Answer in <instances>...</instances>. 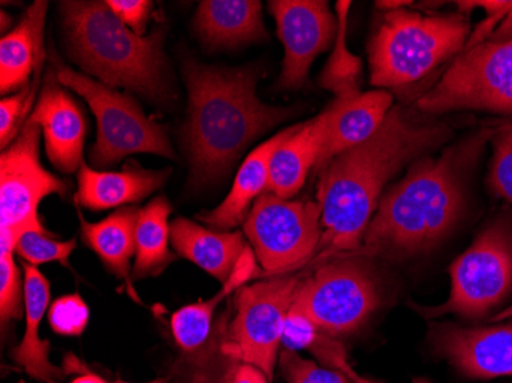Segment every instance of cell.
Returning a JSON list of instances; mask_svg holds the SVG:
<instances>
[{
  "mask_svg": "<svg viewBox=\"0 0 512 383\" xmlns=\"http://www.w3.org/2000/svg\"><path fill=\"white\" fill-rule=\"evenodd\" d=\"M448 135L445 126L421 125L393 109L373 137L336 155L319 180L322 238L313 264L352 256L375 217L385 184Z\"/></svg>",
  "mask_w": 512,
  "mask_h": 383,
  "instance_id": "cell-1",
  "label": "cell"
},
{
  "mask_svg": "<svg viewBox=\"0 0 512 383\" xmlns=\"http://www.w3.org/2000/svg\"><path fill=\"white\" fill-rule=\"evenodd\" d=\"M490 137L482 131L411 167L382 198L361 247L347 258H407L437 246L462 217L463 174Z\"/></svg>",
  "mask_w": 512,
  "mask_h": 383,
  "instance_id": "cell-2",
  "label": "cell"
},
{
  "mask_svg": "<svg viewBox=\"0 0 512 383\" xmlns=\"http://www.w3.org/2000/svg\"><path fill=\"white\" fill-rule=\"evenodd\" d=\"M186 145L195 186L224 177L255 138L283 123L292 111L264 105L256 95L255 68L226 69L188 62Z\"/></svg>",
  "mask_w": 512,
  "mask_h": 383,
  "instance_id": "cell-3",
  "label": "cell"
},
{
  "mask_svg": "<svg viewBox=\"0 0 512 383\" xmlns=\"http://www.w3.org/2000/svg\"><path fill=\"white\" fill-rule=\"evenodd\" d=\"M69 54L89 76L111 88L138 92L154 102L169 97L163 34L138 36L112 13L108 2H62Z\"/></svg>",
  "mask_w": 512,
  "mask_h": 383,
  "instance_id": "cell-4",
  "label": "cell"
},
{
  "mask_svg": "<svg viewBox=\"0 0 512 383\" xmlns=\"http://www.w3.org/2000/svg\"><path fill=\"white\" fill-rule=\"evenodd\" d=\"M468 34V20L459 14L388 11L368 45L371 85L401 88L424 79L462 50Z\"/></svg>",
  "mask_w": 512,
  "mask_h": 383,
  "instance_id": "cell-5",
  "label": "cell"
},
{
  "mask_svg": "<svg viewBox=\"0 0 512 383\" xmlns=\"http://www.w3.org/2000/svg\"><path fill=\"white\" fill-rule=\"evenodd\" d=\"M51 73L60 85L79 94L96 115L97 141L89 157L99 171L128 155L175 157L163 126L149 118L131 95L92 80L63 63H54Z\"/></svg>",
  "mask_w": 512,
  "mask_h": 383,
  "instance_id": "cell-6",
  "label": "cell"
},
{
  "mask_svg": "<svg viewBox=\"0 0 512 383\" xmlns=\"http://www.w3.org/2000/svg\"><path fill=\"white\" fill-rule=\"evenodd\" d=\"M450 298L437 307L414 305L425 318L482 319L512 290V233L502 221L486 227L450 267Z\"/></svg>",
  "mask_w": 512,
  "mask_h": 383,
  "instance_id": "cell-7",
  "label": "cell"
},
{
  "mask_svg": "<svg viewBox=\"0 0 512 383\" xmlns=\"http://www.w3.org/2000/svg\"><path fill=\"white\" fill-rule=\"evenodd\" d=\"M244 235L264 272L290 275L313 262L321 244V204L261 195L244 220Z\"/></svg>",
  "mask_w": 512,
  "mask_h": 383,
  "instance_id": "cell-8",
  "label": "cell"
},
{
  "mask_svg": "<svg viewBox=\"0 0 512 383\" xmlns=\"http://www.w3.org/2000/svg\"><path fill=\"white\" fill-rule=\"evenodd\" d=\"M365 262L364 258L321 262L312 275L301 276L293 304L336 338L355 333L381 302L378 281Z\"/></svg>",
  "mask_w": 512,
  "mask_h": 383,
  "instance_id": "cell-9",
  "label": "cell"
},
{
  "mask_svg": "<svg viewBox=\"0 0 512 383\" xmlns=\"http://www.w3.org/2000/svg\"><path fill=\"white\" fill-rule=\"evenodd\" d=\"M299 282L301 276H273L238 290L235 316L227 321L224 353L240 364L255 365L272 380Z\"/></svg>",
  "mask_w": 512,
  "mask_h": 383,
  "instance_id": "cell-10",
  "label": "cell"
},
{
  "mask_svg": "<svg viewBox=\"0 0 512 383\" xmlns=\"http://www.w3.org/2000/svg\"><path fill=\"white\" fill-rule=\"evenodd\" d=\"M417 108L425 114L457 109L512 114V42L486 40L467 48Z\"/></svg>",
  "mask_w": 512,
  "mask_h": 383,
  "instance_id": "cell-11",
  "label": "cell"
},
{
  "mask_svg": "<svg viewBox=\"0 0 512 383\" xmlns=\"http://www.w3.org/2000/svg\"><path fill=\"white\" fill-rule=\"evenodd\" d=\"M39 125L28 118L16 140L0 157V250L14 255L23 233L46 232L40 223L39 204L48 195L66 194V184L46 171L39 158Z\"/></svg>",
  "mask_w": 512,
  "mask_h": 383,
  "instance_id": "cell-12",
  "label": "cell"
},
{
  "mask_svg": "<svg viewBox=\"0 0 512 383\" xmlns=\"http://www.w3.org/2000/svg\"><path fill=\"white\" fill-rule=\"evenodd\" d=\"M269 8L286 54L279 88H302L313 60L335 42L338 17L324 0H273Z\"/></svg>",
  "mask_w": 512,
  "mask_h": 383,
  "instance_id": "cell-13",
  "label": "cell"
},
{
  "mask_svg": "<svg viewBox=\"0 0 512 383\" xmlns=\"http://www.w3.org/2000/svg\"><path fill=\"white\" fill-rule=\"evenodd\" d=\"M430 344L437 356L470 379L512 376V322L490 327L436 324Z\"/></svg>",
  "mask_w": 512,
  "mask_h": 383,
  "instance_id": "cell-14",
  "label": "cell"
},
{
  "mask_svg": "<svg viewBox=\"0 0 512 383\" xmlns=\"http://www.w3.org/2000/svg\"><path fill=\"white\" fill-rule=\"evenodd\" d=\"M28 118L42 129L46 155L54 167L63 174L80 169L88 129L85 112L51 71Z\"/></svg>",
  "mask_w": 512,
  "mask_h": 383,
  "instance_id": "cell-15",
  "label": "cell"
},
{
  "mask_svg": "<svg viewBox=\"0 0 512 383\" xmlns=\"http://www.w3.org/2000/svg\"><path fill=\"white\" fill-rule=\"evenodd\" d=\"M390 92H359L352 99L333 102L322 112L324 132L316 169H324L336 155L361 145L379 131L391 112Z\"/></svg>",
  "mask_w": 512,
  "mask_h": 383,
  "instance_id": "cell-16",
  "label": "cell"
},
{
  "mask_svg": "<svg viewBox=\"0 0 512 383\" xmlns=\"http://www.w3.org/2000/svg\"><path fill=\"white\" fill-rule=\"evenodd\" d=\"M299 126L284 129L275 137L258 146L241 164L240 171L235 177L234 186L230 189L226 200L209 212H201L198 220L220 232H230V229L240 226L249 215L250 204L269 190L270 160L276 149L283 145L287 138L292 137Z\"/></svg>",
  "mask_w": 512,
  "mask_h": 383,
  "instance_id": "cell-17",
  "label": "cell"
},
{
  "mask_svg": "<svg viewBox=\"0 0 512 383\" xmlns=\"http://www.w3.org/2000/svg\"><path fill=\"white\" fill-rule=\"evenodd\" d=\"M48 4L37 0L25 11L19 25L0 42V92L20 91L39 76L45 51V20Z\"/></svg>",
  "mask_w": 512,
  "mask_h": 383,
  "instance_id": "cell-18",
  "label": "cell"
},
{
  "mask_svg": "<svg viewBox=\"0 0 512 383\" xmlns=\"http://www.w3.org/2000/svg\"><path fill=\"white\" fill-rule=\"evenodd\" d=\"M169 175L171 169L146 171L135 161L122 172L94 171L83 161L76 200L89 210H106L138 203L160 189Z\"/></svg>",
  "mask_w": 512,
  "mask_h": 383,
  "instance_id": "cell-19",
  "label": "cell"
},
{
  "mask_svg": "<svg viewBox=\"0 0 512 383\" xmlns=\"http://www.w3.org/2000/svg\"><path fill=\"white\" fill-rule=\"evenodd\" d=\"M25 285V334L11 357L33 379L42 383H59L65 376L62 368L50 361V342L39 336L40 322L50 307V281L28 262H22Z\"/></svg>",
  "mask_w": 512,
  "mask_h": 383,
  "instance_id": "cell-20",
  "label": "cell"
},
{
  "mask_svg": "<svg viewBox=\"0 0 512 383\" xmlns=\"http://www.w3.org/2000/svg\"><path fill=\"white\" fill-rule=\"evenodd\" d=\"M175 252L224 284L246 249L243 233L206 229L188 218L171 223Z\"/></svg>",
  "mask_w": 512,
  "mask_h": 383,
  "instance_id": "cell-21",
  "label": "cell"
},
{
  "mask_svg": "<svg viewBox=\"0 0 512 383\" xmlns=\"http://www.w3.org/2000/svg\"><path fill=\"white\" fill-rule=\"evenodd\" d=\"M258 259L249 246L235 264L229 279L224 282L220 292L209 301H198L184 305L171 316V331L178 347L184 354L194 353L207 344L214 333V315L223 299L243 289L247 282L258 276Z\"/></svg>",
  "mask_w": 512,
  "mask_h": 383,
  "instance_id": "cell-22",
  "label": "cell"
},
{
  "mask_svg": "<svg viewBox=\"0 0 512 383\" xmlns=\"http://www.w3.org/2000/svg\"><path fill=\"white\" fill-rule=\"evenodd\" d=\"M195 30L215 46L267 39L258 0H206L195 14Z\"/></svg>",
  "mask_w": 512,
  "mask_h": 383,
  "instance_id": "cell-23",
  "label": "cell"
},
{
  "mask_svg": "<svg viewBox=\"0 0 512 383\" xmlns=\"http://www.w3.org/2000/svg\"><path fill=\"white\" fill-rule=\"evenodd\" d=\"M324 117L319 114L276 149L270 160L269 192L290 200L306 183L307 175L318 163L321 151Z\"/></svg>",
  "mask_w": 512,
  "mask_h": 383,
  "instance_id": "cell-24",
  "label": "cell"
},
{
  "mask_svg": "<svg viewBox=\"0 0 512 383\" xmlns=\"http://www.w3.org/2000/svg\"><path fill=\"white\" fill-rule=\"evenodd\" d=\"M140 209L120 207L100 223H88L80 215L83 243L99 256L109 272L119 279H129L131 259L135 255Z\"/></svg>",
  "mask_w": 512,
  "mask_h": 383,
  "instance_id": "cell-25",
  "label": "cell"
},
{
  "mask_svg": "<svg viewBox=\"0 0 512 383\" xmlns=\"http://www.w3.org/2000/svg\"><path fill=\"white\" fill-rule=\"evenodd\" d=\"M171 204L165 197H157L140 209L135 232V279L160 275L175 259L169 250L171 241Z\"/></svg>",
  "mask_w": 512,
  "mask_h": 383,
  "instance_id": "cell-26",
  "label": "cell"
},
{
  "mask_svg": "<svg viewBox=\"0 0 512 383\" xmlns=\"http://www.w3.org/2000/svg\"><path fill=\"white\" fill-rule=\"evenodd\" d=\"M352 2L342 0L336 4V17H338V31L333 42L332 54L327 60L321 74L322 88L329 89L336 95V99H352L359 92L361 83L362 62L347 46L348 11Z\"/></svg>",
  "mask_w": 512,
  "mask_h": 383,
  "instance_id": "cell-27",
  "label": "cell"
},
{
  "mask_svg": "<svg viewBox=\"0 0 512 383\" xmlns=\"http://www.w3.org/2000/svg\"><path fill=\"white\" fill-rule=\"evenodd\" d=\"M229 313H224L215 325L211 339L204 347L188 353L180 362L181 382L183 383H232L235 368L240 362L234 361L223 351Z\"/></svg>",
  "mask_w": 512,
  "mask_h": 383,
  "instance_id": "cell-28",
  "label": "cell"
},
{
  "mask_svg": "<svg viewBox=\"0 0 512 383\" xmlns=\"http://www.w3.org/2000/svg\"><path fill=\"white\" fill-rule=\"evenodd\" d=\"M76 246V239L57 241V239L51 238L48 232L30 230L20 236L14 253L31 266H40V264H48V262L66 264L69 256L73 255L76 250Z\"/></svg>",
  "mask_w": 512,
  "mask_h": 383,
  "instance_id": "cell-29",
  "label": "cell"
},
{
  "mask_svg": "<svg viewBox=\"0 0 512 383\" xmlns=\"http://www.w3.org/2000/svg\"><path fill=\"white\" fill-rule=\"evenodd\" d=\"M39 89V76H34L33 83L10 95L0 102V145L7 149L27 123V115L33 112L34 100Z\"/></svg>",
  "mask_w": 512,
  "mask_h": 383,
  "instance_id": "cell-30",
  "label": "cell"
},
{
  "mask_svg": "<svg viewBox=\"0 0 512 383\" xmlns=\"http://www.w3.org/2000/svg\"><path fill=\"white\" fill-rule=\"evenodd\" d=\"M25 285L13 255H0V321L2 327L22 319L25 311Z\"/></svg>",
  "mask_w": 512,
  "mask_h": 383,
  "instance_id": "cell-31",
  "label": "cell"
},
{
  "mask_svg": "<svg viewBox=\"0 0 512 383\" xmlns=\"http://www.w3.org/2000/svg\"><path fill=\"white\" fill-rule=\"evenodd\" d=\"M279 370L287 383H353L339 371L322 367L316 362L307 361L298 351H279Z\"/></svg>",
  "mask_w": 512,
  "mask_h": 383,
  "instance_id": "cell-32",
  "label": "cell"
},
{
  "mask_svg": "<svg viewBox=\"0 0 512 383\" xmlns=\"http://www.w3.org/2000/svg\"><path fill=\"white\" fill-rule=\"evenodd\" d=\"M48 321L62 336H80L88 327V305L77 293L62 296L48 308Z\"/></svg>",
  "mask_w": 512,
  "mask_h": 383,
  "instance_id": "cell-33",
  "label": "cell"
},
{
  "mask_svg": "<svg viewBox=\"0 0 512 383\" xmlns=\"http://www.w3.org/2000/svg\"><path fill=\"white\" fill-rule=\"evenodd\" d=\"M488 183L494 194L512 203V132L505 131L496 140Z\"/></svg>",
  "mask_w": 512,
  "mask_h": 383,
  "instance_id": "cell-34",
  "label": "cell"
},
{
  "mask_svg": "<svg viewBox=\"0 0 512 383\" xmlns=\"http://www.w3.org/2000/svg\"><path fill=\"white\" fill-rule=\"evenodd\" d=\"M109 8L119 17L126 27L138 36H145L151 16L152 2L148 0H109Z\"/></svg>",
  "mask_w": 512,
  "mask_h": 383,
  "instance_id": "cell-35",
  "label": "cell"
},
{
  "mask_svg": "<svg viewBox=\"0 0 512 383\" xmlns=\"http://www.w3.org/2000/svg\"><path fill=\"white\" fill-rule=\"evenodd\" d=\"M269 377L256 368L255 365L250 364H238L235 368L234 377H232V383H269Z\"/></svg>",
  "mask_w": 512,
  "mask_h": 383,
  "instance_id": "cell-36",
  "label": "cell"
},
{
  "mask_svg": "<svg viewBox=\"0 0 512 383\" xmlns=\"http://www.w3.org/2000/svg\"><path fill=\"white\" fill-rule=\"evenodd\" d=\"M493 42H512V10L503 19L499 31L493 34Z\"/></svg>",
  "mask_w": 512,
  "mask_h": 383,
  "instance_id": "cell-37",
  "label": "cell"
},
{
  "mask_svg": "<svg viewBox=\"0 0 512 383\" xmlns=\"http://www.w3.org/2000/svg\"><path fill=\"white\" fill-rule=\"evenodd\" d=\"M71 383H108L102 377L97 376V374L86 373L83 376L77 377Z\"/></svg>",
  "mask_w": 512,
  "mask_h": 383,
  "instance_id": "cell-38",
  "label": "cell"
},
{
  "mask_svg": "<svg viewBox=\"0 0 512 383\" xmlns=\"http://www.w3.org/2000/svg\"><path fill=\"white\" fill-rule=\"evenodd\" d=\"M114 383H132V382H125V380H117V382ZM146 383H168L165 379H158V380H152V382H146Z\"/></svg>",
  "mask_w": 512,
  "mask_h": 383,
  "instance_id": "cell-39",
  "label": "cell"
},
{
  "mask_svg": "<svg viewBox=\"0 0 512 383\" xmlns=\"http://www.w3.org/2000/svg\"><path fill=\"white\" fill-rule=\"evenodd\" d=\"M413 383H430L427 379H422V377H417V379H414Z\"/></svg>",
  "mask_w": 512,
  "mask_h": 383,
  "instance_id": "cell-40",
  "label": "cell"
},
{
  "mask_svg": "<svg viewBox=\"0 0 512 383\" xmlns=\"http://www.w3.org/2000/svg\"><path fill=\"white\" fill-rule=\"evenodd\" d=\"M17 383H25V382H23V380H20V382H17Z\"/></svg>",
  "mask_w": 512,
  "mask_h": 383,
  "instance_id": "cell-41",
  "label": "cell"
}]
</instances>
